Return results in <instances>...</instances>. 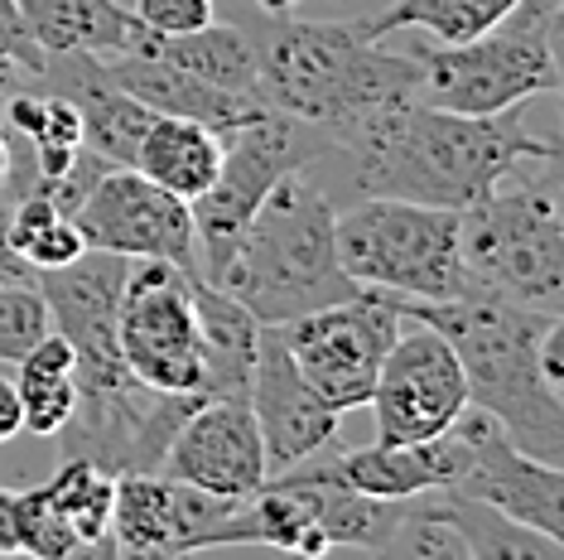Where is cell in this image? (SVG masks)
Instances as JSON below:
<instances>
[{"mask_svg":"<svg viewBox=\"0 0 564 560\" xmlns=\"http://www.w3.org/2000/svg\"><path fill=\"white\" fill-rule=\"evenodd\" d=\"M93 251H117L126 261H174L198 271L194 208L178 194L150 184L140 170H107L68 213Z\"/></svg>","mask_w":564,"mask_h":560,"instance_id":"obj_12","label":"cell"},{"mask_svg":"<svg viewBox=\"0 0 564 560\" xmlns=\"http://www.w3.org/2000/svg\"><path fill=\"white\" fill-rule=\"evenodd\" d=\"M20 551L24 556H40V560H63V556H78L87 546L78 541V531L63 521V513L48 498V488H20Z\"/></svg>","mask_w":564,"mask_h":560,"instance_id":"obj_29","label":"cell"},{"mask_svg":"<svg viewBox=\"0 0 564 560\" xmlns=\"http://www.w3.org/2000/svg\"><path fill=\"white\" fill-rule=\"evenodd\" d=\"M560 160L521 184H497L492 194L458 213V257L478 295H502L531 310H564V208Z\"/></svg>","mask_w":564,"mask_h":560,"instance_id":"obj_5","label":"cell"},{"mask_svg":"<svg viewBox=\"0 0 564 560\" xmlns=\"http://www.w3.org/2000/svg\"><path fill=\"white\" fill-rule=\"evenodd\" d=\"M377 556H401V560H473L464 531H458L454 513H448L444 493H415L401 498L387 541L377 546Z\"/></svg>","mask_w":564,"mask_h":560,"instance_id":"obj_27","label":"cell"},{"mask_svg":"<svg viewBox=\"0 0 564 560\" xmlns=\"http://www.w3.org/2000/svg\"><path fill=\"white\" fill-rule=\"evenodd\" d=\"M30 40L48 54H93V58H117L140 54L150 30L140 24L135 10L117 0H15Z\"/></svg>","mask_w":564,"mask_h":560,"instance_id":"obj_18","label":"cell"},{"mask_svg":"<svg viewBox=\"0 0 564 560\" xmlns=\"http://www.w3.org/2000/svg\"><path fill=\"white\" fill-rule=\"evenodd\" d=\"M126 271H131L126 257L93 247L68 266L34 271V286H40L48 304V329L68 338L73 348V381L78 387H101V381H117L131 373L117 348V304Z\"/></svg>","mask_w":564,"mask_h":560,"instance_id":"obj_13","label":"cell"},{"mask_svg":"<svg viewBox=\"0 0 564 560\" xmlns=\"http://www.w3.org/2000/svg\"><path fill=\"white\" fill-rule=\"evenodd\" d=\"M560 20H564V0H517L507 15V24L541 34L550 44H560Z\"/></svg>","mask_w":564,"mask_h":560,"instance_id":"obj_33","label":"cell"},{"mask_svg":"<svg viewBox=\"0 0 564 560\" xmlns=\"http://www.w3.org/2000/svg\"><path fill=\"white\" fill-rule=\"evenodd\" d=\"M256 68L265 107L318 126L338 150L420 87L415 58L362 40L357 20H275L256 40Z\"/></svg>","mask_w":564,"mask_h":560,"instance_id":"obj_4","label":"cell"},{"mask_svg":"<svg viewBox=\"0 0 564 560\" xmlns=\"http://www.w3.org/2000/svg\"><path fill=\"white\" fill-rule=\"evenodd\" d=\"M135 15L150 34H188L217 20L213 0H135Z\"/></svg>","mask_w":564,"mask_h":560,"instance_id":"obj_31","label":"cell"},{"mask_svg":"<svg viewBox=\"0 0 564 560\" xmlns=\"http://www.w3.org/2000/svg\"><path fill=\"white\" fill-rule=\"evenodd\" d=\"M54 507L63 513L78 541L87 551H111L107 527H111V493H117V474H107L93 460H78V454H63L58 474L44 483Z\"/></svg>","mask_w":564,"mask_h":560,"instance_id":"obj_26","label":"cell"},{"mask_svg":"<svg viewBox=\"0 0 564 560\" xmlns=\"http://www.w3.org/2000/svg\"><path fill=\"white\" fill-rule=\"evenodd\" d=\"M107 541L117 556H170L174 498L164 474H117Z\"/></svg>","mask_w":564,"mask_h":560,"instance_id":"obj_24","label":"cell"},{"mask_svg":"<svg viewBox=\"0 0 564 560\" xmlns=\"http://www.w3.org/2000/svg\"><path fill=\"white\" fill-rule=\"evenodd\" d=\"M198 276L247 304L256 324H290L362 290L338 266L333 203L304 180V170L285 174L227 251L198 266Z\"/></svg>","mask_w":564,"mask_h":560,"instance_id":"obj_3","label":"cell"},{"mask_svg":"<svg viewBox=\"0 0 564 560\" xmlns=\"http://www.w3.org/2000/svg\"><path fill=\"white\" fill-rule=\"evenodd\" d=\"M20 381H15V397H20V430L30 435L54 440L73 416V401H78V381H73V348L63 334H48L34 343L30 353L15 363Z\"/></svg>","mask_w":564,"mask_h":560,"instance_id":"obj_22","label":"cell"},{"mask_svg":"<svg viewBox=\"0 0 564 560\" xmlns=\"http://www.w3.org/2000/svg\"><path fill=\"white\" fill-rule=\"evenodd\" d=\"M371 420L381 444H415L448 430L468 411V377L458 353L430 324L405 320L371 387Z\"/></svg>","mask_w":564,"mask_h":560,"instance_id":"obj_11","label":"cell"},{"mask_svg":"<svg viewBox=\"0 0 564 560\" xmlns=\"http://www.w3.org/2000/svg\"><path fill=\"white\" fill-rule=\"evenodd\" d=\"M6 237H10V251H15L24 266H34V271H54V266H68L87 251V241L78 227H73V218L48 194H40V189H30V194H20L10 203Z\"/></svg>","mask_w":564,"mask_h":560,"instance_id":"obj_25","label":"cell"},{"mask_svg":"<svg viewBox=\"0 0 564 560\" xmlns=\"http://www.w3.org/2000/svg\"><path fill=\"white\" fill-rule=\"evenodd\" d=\"M140 54H155L174 68L194 73V78L227 87V93L241 97H261V68H256V44L237 24H217L208 20L203 30L188 34H150Z\"/></svg>","mask_w":564,"mask_h":560,"instance_id":"obj_21","label":"cell"},{"mask_svg":"<svg viewBox=\"0 0 564 560\" xmlns=\"http://www.w3.org/2000/svg\"><path fill=\"white\" fill-rule=\"evenodd\" d=\"M107 78L131 93L140 107L160 111V117H184V121H203L213 131H227V126L247 121L261 97H241V93H227V87H213L194 78V73L174 68L155 54H117V58H101Z\"/></svg>","mask_w":564,"mask_h":560,"instance_id":"obj_17","label":"cell"},{"mask_svg":"<svg viewBox=\"0 0 564 560\" xmlns=\"http://www.w3.org/2000/svg\"><path fill=\"white\" fill-rule=\"evenodd\" d=\"M0 49H6V54L15 58L24 73H30V78H40V68H44V49L30 40V30H24L15 0H0Z\"/></svg>","mask_w":564,"mask_h":560,"instance_id":"obj_32","label":"cell"},{"mask_svg":"<svg viewBox=\"0 0 564 560\" xmlns=\"http://www.w3.org/2000/svg\"><path fill=\"white\" fill-rule=\"evenodd\" d=\"M401 310L381 290H357L352 300L324 304L290 324H275L290 358L333 411H357L377 387V367L401 334Z\"/></svg>","mask_w":564,"mask_h":560,"instance_id":"obj_10","label":"cell"},{"mask_svg":"<svg viewBox=\"0 0 564 560\" xmlns=\"http://www.w3.org/2000/svg\"><path fill=\"white\" fill-rule=\"evenodd\" d=\"M444 498H448V513H454L458 531H464L473 560H564V541H550L541 531L502 517L497 507L464 498V493H444Z\"/></svg>","mask_w":564,"mask_h":560,"instance_id":"obj_28","label":"cell"},{"mask_svg":"<svg viewBox=\"0 0 564 560\" xmlns=\"http://www.w3.org/2000/svg\"><path fill=\"white\" fill-rule=\"evenodd\" d=\"M20 551V488H0V556Z\"/></svg>","mask_w":564,"mask_h":560,"instance_id":"obj_34","label":"cell"},{"mask_svg":"<svg viewBox=\"0 0 564 560\" xmlns=\"http://www.w3.org/2000/svg\"><path fill=\"white\" fill-rule=\"evenodd\" d=\"M343 150L352 160V189L362 198H410L454 213L482 203L521 164L560 160L555 140L525 131L521 107L464 117L420 97L395 101L381 117L357 126Z\"/></svg>","mask_w":564,"mask_h":560,"instance_id":"obj_1","label":"cell"},{"mask_svg":"<svg viewBox=\"0 0 564 560\" xmlns=\"http://www.w3.org/2000/svg\"><path fill=\"white\" fill-rule=\"evenodd\" d=\"M223 140V164H217V180L188 203L194 208V237H198V266L213 261L217 251H227L247 218L261 208V198L285 180L300 174L304 164H314L324 150H333V140L318 126L290 117L275 107H256L247 121L217 131Z\"/></svg>","mask_w":564,"mask_h":560,"instance_id":"obj_7","label":"cell"},{"mask_svg":"<svg viewBox=\"0 0 564 560\" xmlns=\"http://www.w3.org/2000/svg\"><path fill=\"white\" fill-rule=\"evenodd\" d=\"M6 174H10V140L0 136V184H6Z\"/></svg>","mask_w":564,"mask_h":560,"instance_id":"obj_37","label":"cell"},{"mask_svg":"<svg viewBox=\"0 0 564 560\" xmlns=\"http://www.w3.org/2000/svg\"><path fill=\"white\" fill-rule=\"evenodd\" d=\"M217 164H223V140L213 126L184 121V117H150L145 136L135 146V164L150 184L170 189L184 203H194L203 189L217 180Z\"/></svg>","mask_w":564,"mask_h":560,"instance_id":"obj_20","label":"cell"},{"mask_svg":"<svg viewBox=\"0 0 564 560\" xmlns=\"http://www.w3.org/2000/svg\"><path fill=\"white\" fill-rule=\"evenodd\" d=\"M10 435H20V397H15V381L0 377V444Z\"/></svg>","mask_w":564,"mask_h":560,"instance_id":"obj_35","label":"cell"},{"mask_svg":"<svg viewBox=\"0 0 564 560\" xmlns=\"http://www.w3.org/2000/svg\"><path fill=\"white\" fill-rule=\"evenodd\" d=\"M256 6H261V10H271V15H290V10L300 6V0H256Z\"/></svg>","mask_w":564,"mask_h":560,"instance_id":"obj_36","label":"cell"},{"mask_svg":"<svg viewBox=\"0 0 564 560\" xmlns=\"http://www.w3.org/2000/svg\"><path fill=\"white\" fill-rule=\"evenodd\" d=\"M247 406L265 444V474H280V469L300 464L304 454L324 450L328 440H338V411L310 387L275 324H261Z\"/></svg>","mask_w":564,"mask_h":560,"instance_id":"obj_14","label":"cell"},{"mask_svg":"<svg viewBox=\"0 0 564 560\" xmlns=\"http://www.w3.org/2000/svg\"><path fill=\"white\" fill-rule=\"evenodd\" d=\"M511 6L517 0H391L381 15L357 20V30L371 44H381L395 30H425L440 44H464L497 30L511 15Z\"/></svg>","mask_w":564,"mask_h":560,"instance_id":"obj_23","label":"cell"},{"mask_svg":"<svg viewBox=\"0 0 564 560\" xmlns=\"http://www.w3.org/2000/svg\"><path fill=\"white\" fill-rule=\"evenodd\" d=\"M48 334V304L34 280L0 286V363H20Z\"/></svg>","mask_w":564,"mask_h":560,"instance_id":"obj_30","label":"cell"},{"mask_svg":"<svg viewBox=\"0 0 564 560\" xmlns=\"http://www.w3.org/2000/svg\"><path fill=\"white\" fill-rule=\"evenodd\" d=\"M387 300L401 310V320H420L448 338L468 377V406L492 416L517 450L545 464L564 460V391L541 373V338L564 314L531 310L502 295Z\"/></svg>","mask_w":564,"mask_h":560,"instance_id":"obj_2","label":"cell"},{"mask_svg":"<svg viewBox=\"0 0 564 560\" xmlns=\"http://www.w3.org/2000/svg\"><path fill=\"white\" fill-rule=\"evenodd\" d=\"M338 266L362 290H387L401 300L478 295L458 257V213L410 198H362L333 213Z\"/></svg>","mask_w":564,"mask_h":560,"instance_id":"obj_6","label":"cell"},{"mask_svg":"<svg viewBox=\"0 0 564 560\" xmlns=\"http://www.w3.org/2000/svg\"><path fill=\"white\" fill-rule=\"evenodd\" d=\"M194 320L203 348V391L208 397H247L256 343H261L256 314L247 304H237L227 290L194 276Z\"/></svg>","mask_w":564,"mask_h":560,"instance_id":"obj_19","label":"cell"},{"mask_svg":"<svg viewBox=\"0 0 564 560\" xmlns=\"http://www.w3.org/2000/svg\"><path fill=\"white\" fill-rule=\"evenodd\" d=\"M164 478L194 483L217 498H251L265 483V444L247 397H208L164 450Z\"/></svg>","mask_w":564,"mask_h":560,"instance_id":"obj_15","label":"cell"},{"mask_svg":"<svg viewBox=\"0 0 564 560\" xmlns=\"http://www.w3.org/2000/svg\"><path fill=\"white\" fill-rule=\"evenodd\" d=\"M405 54L420 68L415 97L444 111H464V117H492L560 87L555 44L507 20L464 44L415 40Z\"/></svg>","mask_w":564,"mask_h":560,"instance_id":"obj_8","label":"cell"},{"mask_svg":"<svg viewBox=\"0 0 564 560\" xmlns=\"http://www.w3.org/2000/svg\"><path fill=\"white\" fill-rule=\"evenodd\" d=\"M194 276L198 271L150 257L131 261V271H126L117 304V348L131 377L155 391H203Z\"/></svg>","mask_w":564,"mask_h":560,"instance_id":"obj_9","label":"cell"},{"mask_svg":"<svg viewBox=\"0 0 564 560\" xmlns=\"http://www.w3.org/2000/svg\"><path fill=\"white\" fill-rule=\"evenodd\" d=\"M464 498L497 507L502 517L541 531L550 541H564V474L560 464H545L511 444V435L487 411L473 406V460L458 478Z\"/></svg>","mask_w":564,"mask_h":560,"instance_id":"obj_16","label":"cell"}]
</instances>
